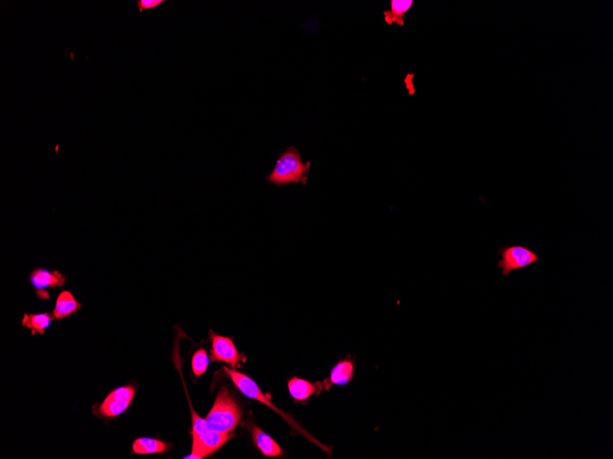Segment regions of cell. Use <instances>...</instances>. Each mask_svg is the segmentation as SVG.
I'll use <instances>...</instances> for the list:
<instances>
[{
	"mask_svg": "<svg viewBox=\"0 0 613 459\" xmlns=\"http://www.w3.org/2000/svg\"><path fill=\"white\" fill-rule=\"evenodd\" d=\"M311 169V162L302 161L299 149L295 147H290L281 153L278 157L274 169L266 180L281 188L289 185H303L308 183V174Z\"/></svg>",
	"mask_w": 613,
	"mask_h": 459,
	"instance_id": "6da1fadb",
	"label": "cell"
},
{
	"mask_svg": "<svg viewBox=\"0 0 613 459\" xmlns=\"http://www.w3.org/2000/svg\"><path fill=\"white\" fill-rule=\"evenodd\" d=\"M240 418L241 412L237 403L229 393V391L222 388L205 421L210 430L231 433L237 427Z\"/></svg>",
	"mask_w": 613,
	"mask_h": 459,
	"instance_id": "7a4b0ae2",
	"label": "cell"
},
{
	"mask_svg": "<svg viewBox=\"0 0 613 459\" xmlns=\"http://www.w3.org/2000/svg\"><path fill=\"white\" fill-rule=\"evenodd\" d=\"M226 372L228 373L230 377L232 379V381L234 382L236 386L247 397L251 398V399L259 400L263 403V405H268L274 411L277 412L278 414H280L282 417L285 419V421H287L294 429H296L300 434H304V436L306 437L309 440H311V442L316 443V445L320 446L323 451L327 453L328 455L331 454L330 448L328 446H325L321 445V443H319L317 440L312 437L311 434L308 432H306L305 430H303L302 427H299L298 424L296 423L295 421L293 420V418L291 417L290 415H287L286 412L280 411L278 407H275L273 405L271 400L269 398L266 397L265 394H263L260 390L259 387L257 386L256 382L253 381L252 379L248 377V376L243 374V373H240L236 372L234 369H225Z\"/></svg>",
	"mask_w": 613,
	"mask_h": 459,
	"instance_id": "3957f363",
	"label": "cell"
},
{
	"mask_svg": "<svg viewBox=\"0 0 613 459\" xmlns=\"http://www.w3.org/2000/svg\"><path fill=\"white\" fill-rule=\"evenodd\" d=\"M498 254L501 259L496 266L501 269V275L504 277L541 261V257L537 253L523 245H504L499 247Z\"/></svg>",
	"mask_w": 613,
	"mask_h": 459,
	"instance_id": "277c9868",
	"label": "cell"
},
{
	"mask_svg": "<svg viewBox=\"0 0 613 459\" xmlns=\"http://www.w3.org/2000/svg\"><path fill=\"white\" fill-rule=\"evenodd\" d=\"M136 394V388L133 386H124L116 388L110 393L104 402L101 403L100 411L106 417H116L126 411Z\"/></svg>",
	"mask_w": 613,
	"mask_h": 459,
	"instance_id": "5b68a950",
	"label": "cell"
},
{
	"mask_svg": "<svg viewBox=\"0 0 613 459\" xmlns=\"http://www.w3.org/2000/svg\"><path fill=\"white\" fill-rule=\"evenodd\" d=\"M232 437L229 433H220L208 430L207 433L193 439L191 455L186 458H207L222 448Z\"/></svg>",
	"mask_w": 613,
	"mask_h": 459,
	"instance_id": "8992f818",
	"label": "cell"
},
{
	"mask_svg": "<svg viewBox=\"0 0 613 459\" xmlns=\"http://www.w3.org/2000/svg\"><path fill=\"white\" fill-rule=\"evenodd\" d=\"M355 368H357V360L351 355H348L345 359L338 361L333 366L329 378L325 379L321 385L325 390H329L333 385L346 386L354 379Z\"/></svg>",
	"mask_w": 613,
	"mask_h": 459,
	"instance_id": "52a82bcc",
	"label": "cell"
},
{
	"mask_svg": "<svg viewBox=\"0 0 613 459\" xmlns=\"http://www.w3.org/2000/svg\"><path fill=\"white\" fill-rule=\"evenodd\" d=\"M210 336L213 342V360L222 361L236 368L240 363L241 357L232 339L217 335L213 330L210 331Z\"/></svg>",
	"mask_w": 613,
	"mask_h": 459,
	"instance_id": "ba28073f",
	"label": "cell"
},
{
	"mask_svg": "<svg viewBox=\"0 0 613 459\" xmlns=\"http://www.w3.org/2000/svg\"><path fill=\"white\" fill-rule=\"evenodd\" d=\"M30 283L32 286L37 290L39 298L42 299L46 298L44 296L45 290L47 288L54 289L56 287H62L66 283V276L61 272L54 271H50L46 269L38 268L30 274Z\"/></svg>",
	"mask_w": 613,
	"mask_h": 459,
	"instance_id": "9c48e42d",
	"label": "cell"
},
{
	"mask_svg": "<svg viewBox=\"0 0 613 459\" xmlns=\"http://www.w3.org/2000/svg\"><path fill=\"white\" fill-rule=\"evenodd\" d=\"M287 388L291 397L296 402L302 403L306 402L311 396L320 393L323 385L319 384H312V382L306 381V379L298 377L291 378L287 382Z\"/></svg>",
	"mask_w": 613,
	"mask_h": 459,
	"instance_id": "30bf717a",
	"label": "cell"
},
{
	"mask_svg": "<svg viewBox=\"0 0 613 459\" xmlns=\"http://www.w3.org/2000/svg\"><path fill=\"white\" fill-rule=\"evenodd\" d=\"M81 308V302L75 298L72 293L69 290H63L58 295L56 302H55L53 313L54 319H64L71 317Z\"/></svg>",
	"mask_w": 613,
	"mask_h": 459,
	"instance_id": "8fae6325",
	"label": "cell"
},
{
	"mask_svg": "<svg viewBox=\"0 0 613 459\" xmlns=\"http://www.w3.org/2000/svg\"><path fill=\"white\" fill-rule=\"evenodd\" d=\"M252 434L254 445L266 457L278 458L284 455L283 449L280 446L259 427H254Z\"/></svg>",
	"mask_w": 613,
	"mask_h": 459,
	"instance_id": "7c38bea8",
	"label": "cell"
},
{
	"mask_svg": "<svg viewBox=\"0 0 613 459\" xmlns=\"http://www.w3.org/2000/svg\"><path fill=\"white\" fill-rule=\"evenodd\" d=\"M412 0H392L391 9L384 12L386 23L403 26L407 12L412 7Z\"/></svg>",
	"mask_w": 613,
	"mask_h": 459,
	"instance_id": "4fadbf2b",
	"label": "cell"
},
{
	"mask_svg": "<svg viewBox=\"0 0 613 459\" xmlns=\"http://www.w3.org/2000/svg\"><path fill=\"white\" fill-rule=\"evenodd\" d=\"M54 319L53 314L48 313L42 314H25L21 321L23 326L32 330V335L38 333L42 335L45 330L51 326Z\"/></svg>",
	"mask_w": 613,
	"mask_h": 459,
	"instance_id": "5bb4252c",
	"label": "cell"
},
{
	"mask_svg": "<svg viewBox=\"0 0 613 459\" xmlns=\"http://www.w3.org/2000/svg\"><path fill=\"white\" fill-rule=\"evenodd\" d=\"M133 452L139 455L157 454L167 451V445L160 440L146 439H138L133 443Z\"/></svg>",
	"mask_w": 613,
	"mask_h": 459,
	"instance_id": "9a60e30c",
	"label": "cell"
},
{
	"mask_svg": "<svg viewBox=\"0 0 613 459\" xmlns=\"http://www.w3.org/2000/svg\"><path fill=\"white\" fill-rule=\"evenodd\" d=\"M208 366L207 352L198 350L192 357V369L196 376H201L206 372Z\"/></svg>",
	"mask_w": 613,
	"mask_h": 459,
	"instance_id": "2e32d148",
	"label": "cell"
},
{
	"mask_svg": "<svg viewBox=\"0 0 613 459\" xmlns=\"http://www.w3.org/2000/svg\"><path fill=\"white\" fill-rule=\"evenodd\" d=\"M208 429L205 419H202L192 410V436L193 439L207 433Z\"/></svg>",
	"mask_w": 613,
	"mask_h": 459,
	"instance_id": "e0dca14e",
	"label": "cell"
},
{
	"mask_svg": "<svg viewBox=\"0 0 613 459\" xmlns=\"http://www.w3.org/2000/svg\"><path fill=\"white\" fill-rule=\"evenodd\" d=\"M164 3H165V0H138L136 4L140 13H142L145 11H149V9L157 8Z\"/></svg>",
	"mask_w": 613,
	"mask_h": 459,
	"instance_id": "ac0fdd59",
	"label": "cell"
}]
</instances>
